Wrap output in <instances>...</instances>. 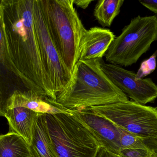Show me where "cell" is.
<instances>
[{"instance_id": "cell-1", "label": "cell", "mask_w": 157, "mask_h": 157, "mask_svg": "<svg viewBox=\"0 0 157 157\" xmlns=\"http://www.w3.org/2000/svg\"><path fill=\"white\" fill-rule=\"evenodd\" d=\"M34 0H1L0 25L6 37L8 70L25 87L57 101L42 62L34 22Z\"/></svg>"}, {"instance_id": "cell-2", "label": "cell", "mask_w": 157, "mask_h": 157, "mask_svg": "<svg viewBox=\"0 0 157 157\" xmlns=\"http://www.w3.org/2000/svg\"><path fill=\"white\" fill-rule=\"evenodd\" d=\"M102 59L78 60L57 102L69 112L129 101L103 71Z\"/></svg>"}, {"instance_id": "cell-3", "label": "cell", "mask_w": 157, "mask_h": 157, "mask_svg": "<svg viewBox=\"0 0 157 157\" xmlns=\"http://www.w3.org/2000/svg\"><path fill=\"white\" fill-rule=\"evenodd\" d=\"M42 13L59 54L72 74L78 61L81 40L87 30L74 0H39Z\"/></svg>"}, {"instance_id": "cell-4", "label": "cell", "mask_w": 157, "mask_h": 157, "mask_svg": "<svg viewBox=\"0 0 157 157\" xmlns=\"http://www.w3.org/2000/svg\"><path fill=\"white\" fill-rule=\"evenodd\" d=\"M45 115L52 146L58 157H97L101 145L72 113Z\"/></svg>"}, {"instance_id": "cell-5", "label": "cell", "mask_w": 157, "mask_h": 157, "mask_svg": "<svg viewBox=\"0 0 157 157\" xmlns=\"http://www.w3.org/2000/svg\"><path fill=\"white\" fill-rule=\"evenodd\" d=\"M157 41V16L133 18L115 37L105 55L110 64L129 67L150 49Z\"/></svg>"}, {"instance_id": "cell-6", "label": "cell", "mask_w": 157, "mask_h": 157, "mask_svg": "<svg viewBox=\"0 0 157 157\" xmlns=\"http://www.w3.org/2000/svg\"><path fill=\"white\" fill-rule=\"evenodd\" d=\"M85 109L107 118L136 136L157 140V107L127 101Z\"/></svg>"}, {"instance_id": "cell-7", "label": "cell", "mask_w": 157, "mask_h": 157, "mask_svg": "<svg viewBox=\"0 0 157 157\" xmlns=\"http://www.w3.org/2000/svg\"><path fill=\"white\" fill-rule=\"evenodd\" d=\"M33 14L43 66L52 91L57 96L67 86L72 74L59 56L51 38L39 0H34Z\"/></svg>"}, {"instance_id": "cell-8", "label": "cell", "mask_w": 157, "mask_h": 157, "mask_svg": "<svg viewBox=\"0 0 157 157\" xmlns=\"http://www.w3.org/2000/svg\"><path fill=\"white\" fill-rule=\"evenodd\" d=\"M102 69L111 81L134 101L145 105L157 99V85L151 78L136 79V73L121 66L105 63L103 59Z\"/></svg>"}, {"instance_id": "cell-9", "label": "cell", "mask_w": 157, "mask_h": 157, "mask_svg": "<svg viewBox=\"0 0 157 157\" xmlns=\"http://www.w3.org/2000/svg\"><path fill=\"white\" fill-rule=\"evenodd\" d=\"M98 140L101 147L119 156L122 129L110 120L87 109L71 112Z\"/></svg>"}, {"instance_id": "cell-10", "label": "cell", "mask_w": 157, "mask_h": 157, "mask_svg": "<svg viewBox=\"0 0 157 157\" xmlns=\"http://www.w3.org/2000/svg\"><path fill=\"white\" fill-rule=\"evenodd\" d=\"M17 107H23L39 113L46 114L69 112L56 101L46 96L38 95L31 90L14 91L6 100L1 109Z\"/></svg>"}, {"instance_id": "cell-11", "label": "cell", "mask_w": 157, "mask_h": 157, "mask_svg": "<svg viewBox=\"0 0 157 157\" xmlns=\"http://www.w3.org/2000/svg\"><path fill=\"white\" fill-rule=\"evenodd\" d=\"M115 37L108 29L94 27L87 30L81 40L78 60L102 59Z\"/></svg>"}, {"instance_id": "cell-12", "label": "cell", "mask_w": 157, "mask_h": 157, "mask_svg": "<svg viewBox=\"0 0 157 157\" xmlns=\"http://www.w3.org/2000/svg\"><path fill=\"white\" fill-rule=\"evenodd\" d=\"M41 113L23 107L1 109V115L8 121L9 132L21 136L30 146L33 143L36 121Z\"/></svg>"}, {"instance_id": "cell-13", "label": "cell", "mask_w": 157, "mask_h": 157, "mask_svg": "<svg viewBox=\"0 0 157 157\" xmlns=\"http://www.w3.org/2000/svg\"><path fill=\"white\" fill-rule=\"evenodd\" d=\"M31 147L33 157H58L48 133L45 114H40L37 118Z\"/></svg>"}, {"instance_id": "cell-14", "label": "cell", "mask_w": 157, "mask_h": 157, "mask_svg": "<svg viewBox=\"0 0 157 157\" xmlns=\"http://www.w3.org/2000/svg\"><path fill=\"white\" fill-rule=\"evenodd\" d=\"M0 157H33L31 146L17 133L9 132L0 136Z\"/></svg>"}, {"instance_id": "cell-15", "label": "cell", "mask_w": 157, "mask_h": 157, "mask_svg": "<svg viewBox=\"0 0 157 157\" xmlns=\"http://www.w3.org/2000/svg\"><path fill=\"white\" fill-rule=\"evenodd\" d=\"M124 1L123 0H100L95 5L94 15L103 27H111L119 14Z\"/></svg>"}, {"instance_id": "cell-16", "label": "cell", "mask_w": 157, "mask_h": 157, "mask_svg": "<svg viewBox=\"0 0 157 157\" xmlns=\"http://www.w3.org/2000/svg\"><path fill=\"white\" fill-rule=\"evenodd\" d=\"M157 50L148 59L141 62L139 69L136 73V79L144 78L155 71L157 67Z\"/></svg>"}, {"instance_id": "cell-17", "label": "cell", "mask_w": 157, "mask_h": 157, "mask_svg": "<svg viewBox=\"0 0 157 157\" xmlns=\"http://www.w3.org/2000/svg\"><path fill=\"white\" fill-rule=\"evenodd\" d=\"M155 153L147 149L136 148H121L119 152L120 157H149Z\"/></svg>"}, {"instance_id": "cell-18", "label": "cell", "mask_w": 157, "mask_h": 157, "mask_svg": "<svg viewBox=\"0 0 157 157\" xmlns=\"http://www.w3.org/2000/svg\"><path fill=\"white\" fill-rule=\"evenodd\" d=\"M139 2L151 11L157 13V0H140Z\"/></svg>"}, {"instance_id": "cell-19", "label": "cell", "mask_w": 157, "mask_h": 157, "mask_svg": "<svg viewBox=\"0 0 157 157\" xmlns=\"http://www.w3.org/2000/svg\"><path fill=\"white\" fill-rule=\"evenodd\" d=\"M91 2H92L91 0H74V4L84 10L87 9Z\"/></svg>"}, {"instance_id": "cell-20", "label": "cell", "mask_w": 157, "mask_h": 157, "mask_svg": "<svg viewBox=\"0 0 157 157\" xmlns=\"http://www.w3.org/2000/svg\"><path fill=\"white\" fill-rule=\"evenodd\" d=\"M149 157H157V153H153Z\"/></svg>"}]
</instances>
